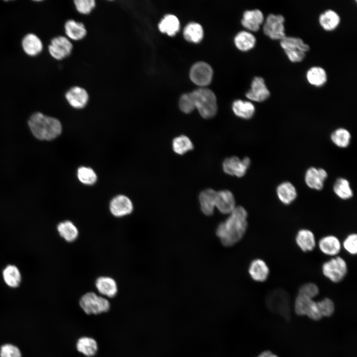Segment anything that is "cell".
I'll use <instances>...</instances> for the list:
<instances>
[{
	"label": "cell",
	"instance_id": "6da1fadb",
	"mask_svg": "<svg viewBox=\"0 0 357 357\" xmlns=\"http://www.w3.org/2000/svg\"><path fill=\"white\" fill-rule=\"evenodd\" d=\"M230 216L221 223L216 234L222 244L231 246L238 242L244 235L247 228V212L242 206L236 207Z\"/></svg>",
	"mask_w": 357,
	"mask_h": 357
},
{
	"label": "cell",
	"instance_id": "7a4b0ae2",
	"mask_svg": "<svg viewBox=\"0 0 357 357\" xmlns=\"http://www.w3.org/2000/svg\"><path fill=\"white\" fill-rule=\"evenodd\" d=\"M28 125L34 136L43 140L55 139L62 130L61 123L58 119L40 112L35 113L30 117Z\"/></svg>",
	"mask_w": 357,
	"mask_h": 357
},
{
	"label": "cell",
	"instance_id": "3957f363",
	"mask_svg": "<svg viewBox=\"0 0 357 357\" xmlns=\"http://www.w3.org/2000/svg\"><path fill=\"white\" fill-rule=\"evenodd\" d=\"M195 108L204 119L214 117L217 111L216 98L214 93L210 89L202 88L192 92Z\"/></svg>",
	"mask_w": 357,
	"mask_h": 357
},
{
	"label": "cell",
	"instance_id": "277c9868",
	"mask_svg": "<svg viewBox=\"0 0 357 357\" xmlns=\"http://www.w3.org/2000/svg\"><path fill=\"white\" fill-rule=\"evenodd\" d=\"M266 304L271 312L279 313L286 319L290 318V297L284 289H277L270 292L266 297Z\"/></svg>",
	"mask_w": 357,
	"mask_h": 357
},
{
	"label": "cell",
	"instance_id": "5b68a950",
	"mask_svg": "<svg viewBox=\"0 0 357 357\" xmlns=\"http://www.w3.org/2000/svg\"><path fill=\"white\" fill-rule=\"evenodd\" d=\"M348 271L346 261L338 255L325 261L321 266L323 276L334 283L342 281L346 276Z\"/></svg>",
	"mask_w": 357,
	"mask_h": 357
},
{
	"label": "cell",
	"instance_id": "8992f818",
	"mask_svg": "<svg viewBox=\"0 0 357 357\" xmlns=\"http://www.w3.org/2000/svg\"><path fill=\"white\" fill-rule=\"evenodd\" d=\"M79 305L87 314H98L106 312L110 308V303L108 299L92 292H88L81 297L79 300Z\"/></svg>",
	"mask_w": 357,
	"mask_h": 357
},
{
	"label": "cell",
	"instance_id": "52a82bcc",
	"mask_svg": "<svg viewBox=\"0 0 357 357\" xmlns=\"http://www.w3.org/2000/svg\"><path fill=\"white\" fill-rule=\"evenodd\" d=\"M285 18L280 14L270 13L262 26L264 34L271 40H281L285 36Z\"/></svg>",
	"mask_w": 357,
	"mask_h": 357
},
{
	"label": "cell",
	"instance_id": "ba28073f",
	"mask_svg": "<svg viewBox=\"0 0 357 357\" xmlns=\"http://www.w3.org/2000/svg\"><path fill=\"white\" fill-rule=\"evenodd\" d=\"M294 307L296 314L298 315H306L315 321L323 317L318 308L317 302L306 296L298 294Z\"/></svg>",
	"mask_w": 357,
	"mask_h": 357
},
{
	"label": "cell",
	"instance_id": "9c48e42d",
	"mask_svg": "<svg viewBox=\"0 0 357 357\" xmlns=\"http://www.w3.org/2000/svg\"><path fill=\"white\" fill-rule=\"evenodd\" d=\"M73 45L66 36H58L53 38L48 45L49 55L54 59L60 60L69 56Z\"/></svg>",
	"mask_w": 357,
	"mask_h": 357
},
{
	"label": "cell",
	"instance_id": "30bf717a",
	"mask_svg": "<svg viewBox=\"0 0 357 357\" xmlns=\"http://www.w3.org/2000/svg\"><path fill=\"white\" fill-rule=\"evenodd\" d=\"M192 81L197 85L205 86L209 84L213 76V70L208 63L198 62L191 67L189 74Z\"/></svg>",
	"mask_w": 357,
	"mask_h": 357
},
{
	"label": "cell",
	"instance_id": "8fae6325",
	"mask_svg": "<svg viewBox=\"0 0 357 357\" xmlns=\"http://www.w3.org/2000/svg\"><path fill=\"white\" fill-rule=\"evenodd\" d=\"M270 91L268 88L264 79L261 76H255L252 80L251 88L245 94L249 100L262 102L270 96Z\"/></svg>",
	"mask_w": 357,
	"mask_h": 357
},
{
	"label": "cell",
	"instance_id": "7c38bea8",
	"mask_svg": "<svg viewBox=\"0 0 357 357\" xmlns=\"http://www.w3.org/2000/svg\"><path fill=\"white\" fill-rule=\"evenodd\" d=\"M250 163V160L248 157L241 160L237 157L233 156L225 160L223 168L227 174L242 177L245 174Z\"/></svg>",
	"mask_w": 357,
	"mask_h": 357
},
{
	"label": "cell",
	"instance_id": "4fadbf2b",
	"mask_svg": "<svg viewBox=\"0 0 357 357\" xmlns=\"http://www.w3.org/2000/svg\"><path fill=\"white\" fill-rule=\"evenodd\" d=\"M21 46L25 54L30 57L39 56L44 49L42 39L37 34L31 32L27 33L23 37Z\"/></svg>",
	"mask_w": 357,
	"mask_h": 357
},
{
	"label": "cell",
	"instance_id": "5bb4252c",
	"mask_svg": "<svg viewBox=\"0 0 357 357\" xmlns=\"http://www.w3.org/2000/svg\"><path fill=\"white\" fill-rule=\"evenodd\" d=\"M109 208L114 216L119 218L131 213L133 206L128 197L124 195H119L111 200Z\"/></svg>",
	"mask_w": 357,
	"mask_h": 357
},
{
	"label": "cell",
	"instance_id": "9a60e30c",
	"mask_svg": "<svg viewBox=\"0 0 357 357\" xmlns=\"http://www.w3.org/2000/svg\"><path fill=\"white\" fill-rule=\"evenodd\" d=\"M320 251L331 257L337 256L342 248V243L336 236L328 235L322 237L318 242Z\"/></svg>",
	"mask_w": 357,
	"mask_h": 357
},
{
	"label": "cell",
	"instance_id": "2e32d148",
	"mask_svg": "<svg viewBox=\"0 0 357 357\" xmlns=\"http://www.w3.org/2000/svg\"><path fill=\"white\" fill-rule=\"evenodd\" d=\"M265 18L263 12L259 9L247 10L244 12L241 24L246 29L257 32L260 29L264 22Z\"/></svg>",
	"mask_w": 357,
	"mask_h": 357
},
{
	"label": "cell",
	"instance_id": "e0dca14e",
	"mask_svg": "<svg viewBox=\"0 0 357 357\" xmlns=\"http://www.w3.org/2000/svg\"><path fill=\"white\" fill-rule=\"evenodd\" d=\"M65 98L71 107L76 109H81L87 105L89 95L83 88L74 86L66 91Z\"/></svg>",
	"mask_w": 357,
	"mask_h": 357
},
{
	"label": "cell",
	"instance_id": "ac0fdd59",
	"mask_svg": "<svg viewBox=\"0 0 357 357\" xmlns=\"http://www.w3.org/2000/svg\"><path fill=\"white\" fill-rule=\"evenodd\" d=\"M248 273L251 279L254 281L264 282L269 278L270 270L268 264L264 260L256 258L250 262Z\"/></svg>",
	"mask_w": 357,
	"mask_h": 357
},
{
	"label": "cell",
	"instance_id": "d6986e66",
	"mask_svg": "<svg viewBox=\"0 0 357 357\" xmlns=\"http://www.w3.org/2000/svg\"><path fill=\"white\" fill-rule=\"evenodd\" d=\"M327 177V173L323 169L314 167L309 168L305 175V181L310 188L320 190L323 187L324 182Z\"/></svg>",
	"mask_w": 357,
	"mask_h": 357
},
{
	"label": "cell",
	"instance_id": "ffe728a7",
	"mask_svg": "<svg viewBox=\"0 0 357 357\" xmlns=\"http://www.w3.org/2000/svg\"><path fill=\"white\" fill-rule=\"evenodd\" d=\"M295 241L297 246L304 252L314 250L316 246L315 235L312 231L307 229H301L296 234Z\"/></svg>",
	"mask_w": 357,
	"mask_h": 357
},
{
	"label": "cell",
	"instance_id": "44dd1931",
	"mask_svg": "<svg viewBox=\"0 0 357 357\" xmlns=\"http://www.w3.org/2000/svg\"><path fill=\"white\" fill-rule=\"evenodd\" d=\"M215 207L223 214H230L236 207L233 193L228 190L217 191Z\"/></svg>",
	"mask_w": 357,
	"mask_h": 357
},
{
	"label": "cell",
	"instance_id": "7402d4cb",
	"mask_svg": "<svg viewBox=\"0 0 357 357\" xmlns=\"http://www.w3.org/2000/svg\"><path fill=\"white\" fill-rule=\"evenodd\" d=\"M320 26L326 31H332L337 29L341 22L340 15L333 9H328L321 13L318 17Z\"/></svg>",
	"mask_w": 357,
	"mask_h": 357
},
{
	"label": "cell",
	"instance_id": "603a6c76",
	"mask_svg": "<svg viewBox=\"0 0 357 357\" xmlns=\"http://www.w3.org/2000/svg\"><path fill=\"white\" fill-rule=\"evenodd\" d=\"M66 37L69 40L78 41L84 38L87 33L84 25L73 19L66 21L64 25Z\"/></svg>",
	"mask_w": 357,
	"mask_h": 357
},
{
	"label": "cell",
	"instance_id": "cb8c5ba5",
	"mask_svg": "<svg viewBox=\"0 0 357 357\" xmlns=\"http://www.w3.org/2000/svg\"><path fill=\"white\" fill-rule=\"evenodd\" d=\"M99 293L109 298H114L118 292V286L115 279L108 276H100L95 281Z\"/></svg>",
	"mask_w": 357,
	"mask_h": 357
},
{
	"label": "cell",
	"instance_id": "d4e9b609",
	"mask_svg": "<svg viewBox=\"0 0 357 357\" xmlns=\"http://www.w3.org/2000/svg\"><path fill=\"white\" fill-rule=\"evenodd\" d=\"M217 191L211 188L202 191L199 195V200L202 212L207 216L213 214L215 207Z\"/></svg>",
	"mask_w": 357,
	"mask_h": 357
},
{
	"label": "cell",
	"instance_id": "484cf974",
	"mask_svg": "<svg viewBox=\"0 0 357 357\" xmlns=\"http://www.w3.org/2000/svg\"><path fill=\"white\" fill-rule=\"evenodd\" d=\"M305 76L308 83L316 87L324 86L328 79L325 69L319 66L310 67L307 70Z\"/></svg>",
	"mask_w": 357,
	"mask_h": 357
},
{
	"label": "cell",
	"instance_id": "4316f807",
	"mask_svg": "<svg viewBox=\"0 0 357 357\" xmlns=\"http://www.w3.org/2000/svg\"><path fill=\"white\" fill-rule=\"evenodd\" d=\"M277 195L279 200L285 205H290L297 197V191L293 184L290 182H284L280 184L276 189Z\"/></svg>",
	"mask_w": 357,
	"mask_h": 357
},
{
	"label": "cell",
	"instance_id": "83f0119b",
	"mask_svg": "<svg viewBox=\"0 0 357 357\" xmlns=\"http://www.w3.org/2000/svg\"><path fill=\"white\" fill-rule=\"evenodd\" d=\"M57 230L60 236L67 242H73L77 238L79 232L76 226L70 221L60 223Z\"/></svg>",
	"mask_w": 357,
	"mask_h": 357
},
{
	"label": "cell",
	"instance_id": "f1b7e54d",
	"mask_svg": "<svg viewBox=\"0 0 357 357\" xmlns=\"http://www.w3.org/2000/svg\"><path fill=\"white\" fill-rule=\"evenodd\" d=\"M158 27L161 32L174 36L179 30V21L175 15L167 14L159 22Z\"/></svg>",
	"mask_w": 357,
	"mask_h": 357
},
{
	"label": "cell",
	"instance_id": "f546056e",
	"mask_svg": "<svg viewBox=\"0 0 357 357\" xmlns=\"http://www.w3.org/2000/svg\"><path fill=\"white\" fill-rule=\"evenodd\" d=\"M256 39L251 33L242 31L238 32L235 38L236 47L242 51H247L255 46Z\"/></svg>",
	"mask_w": 357,
	"mask_h": 357
},
{
	"label": "cell",
	"instance_id": "4dcf8cb0",
	"mask_svg": "<svg viewBox=\"0 0 357 357\" xmlns=\"http://www.w3.org/2000/svg\"><path fill=\"white\" fill-rule=\"evenodd\" d=\"M232 109L236 116L244 119H250L255 113V107L251 102L241 100L235 101Z\"/></svg>",
	"mask_w": 357,
	"mask_h": 357
},
{
	"label": "cell",
	"instance_id": "1f68e13d",
	"mask_svg": "<svg viewBox=\"0 0 357 357\" xmlns=\"http://www.w3.org/2000/svg\"><path fill=\"white\" fill-rule=\"evenodd\" d=\"M77 351L87 357L94 356L98 350V345L93 338L83 337L79 338L76 343Z\"/></svg>",
	"mask_w": 357,
	"mask_h": 357
},
{
	"label": "cell",
	"instance_id": "d6a6232c",
	"mask_svg": "<svg viewBox=\"0 0 357 357\" xmlns=\"http://www.w3.org/2000/svg\"><path fill=\"white\" fill-rule=\"evenodd\" d=\"M280 45L283 50L298 49L305 53L310 50L309 46L299 37L285 36L280 41Z\"/></svg>",
	"mask_w": 357,
	"mask_h": 357
},
{
	"label": "cell",
	"instance_id": "836d02e7",
	"mask_svg": "<svg viewBox=\"0 0 357 357\" xmlns=\"http://www.w3.org/2000/svg\"><path fill=\"white\" fill-rule=\"evenodd\" d=\"M2 276L5 284L11 288H16L21 282V274L15 265H8L3 270Z\"/></svg>",
	"mask_w": 357,
	"mask_h": 357
},
{
	"label": "cell",
	"instance_id": "e575fe53",
	"mask_svg": "<svg viewBox=\"0 0 357 357\" xmlns=\"http://www.w3.org/2000/svg\"><path fill=\"white\" fill-rule=\"evenodd\" d=\"M183 36L184 38L189 42L198 43L203 37V28L199 23L190 22L184 27Z\"/></svg>",
	"mask_w": 357,
	"mask_h": 357
},
{
	"label": "cell",
	"instance_id": "d590c367",
	"mask_svg": "<svg viewBox=\"0 0 357 357\" xmlns=\"http://www.w3.org/2000/svg\"><path fill=\"white\" fill-rule=\"evenodd\" d=\"M333 191L340 199L347 200L352 198L353 192L348 180L344 178H339L333 186Z\"/></svg>",
	"mask_w": 357,
	"mask_h": 357
},
{
	"label": "cell",
	"instance_id": "8d00e7d4",
	"mask_svg": "<svg viewBox=\"0 0 357 357\" xmlns=\"http://www.w3.org/2000/svg\"><path fill=\"white\" fill-rule=\"evenodd\" d=\"M331 139L338 147L345 148L350 144L351 134L347 129L339 128L332 133Z\"/></svg>",
	"mask_w": 357,
	"mask_h": 357
},
{
	"label": "cell",
	"instance_id": "74e56055",
	"mask_svg": "<svg viewBox=\"0 0 357 357\" xmlns=\"http://www.w3.org/2000/svg\"><path fill=\"white\" fill-rule=\"evenodd\" d=\"M193 145L187 136L181 135L174 139L173 148L175 152L179 155H183L188 151L192 150Z\"/></svg>",
	"mask_w": 357,
	"mask_h": 357
},
{
	"label": "cell",
	"instance_id": "f35d334b",
	"mask_svg": "<svg viewBox=\"0 0 357 357\" xmlns=\"http://www.w3.org/2000/svg\"><path fill=\"white\" fill-rule=\"evenodd\" d=\"M77 177L82 183L88 185L94 184L97 178L95 172L91 168L85 167L78 169Z\"/></svg>",
	"mask_w": 357,
	"mask_h": 357
},
{
	"label": "cell",
	"instance_id": "ab89813d",
	"mask_svg": "<svg viewBox=\"0 0 357 357\" xmlns=\"http://www.w3.org/2000/svg\"><path fill=\"white\" fill-rule=\"evenodd\" d=\"M179 107L184 113H191L195 108V103L192 92L183 94L179 101Z\"/></svg>",
	"mask_w": 357,
	"mask_h": 357
},
{
	"label": "cell",
	"instance_id": "60d3db41",
	"mask_svg": "<svg viewBox=\"0 0 357 357\" xmlns=\"http://www.w3.org/2000/svg\"><path fill=\"white\" fill-rule=\"evenodd\" d=\"M319 310L322 317H329L331 316L335 310V305L333 301L328 298H325L323 299L317 301Z\"/></svg>",
	"mask_w": 357,
	"mask_h": 357
},
{
	"label": "cell",
	"instance_id": "b9f144b4",
	"mask_svg": "<svg viewBox=\"0 0 357 357\" xmlns=\"http://www.w3.org/2000/svg\"><path fill=\"white\" fill-rule=\"evenodd\" d=\"M342 246L351 255H356L357 253V235L356 233L349 234L344 238Z\"/></svg>",
	"mask_w": 357,
	"mask_h": 357
},
{
	"label": "cell",
	"instance_id": "7bdbcfd3",
	"mask_svg": "<svg viewBox=\"0 0 357 357\" xmlns=\"http://www.w3.org/2000/svg\"><path fill=\"white\" fill-rule=\"evenodd\" d=\"M0 357H22V353L16 345L6 343L0 347Z\"/></svg>",
	"mask_w": 357,
	"mask_h": 357
},
{
	"label": "cell",
	"instance_id": "ee69618b",
	"mask_svg": "<svg viewBox=\"0 0 357 357\" xmlns=\"http://www.w3.org/2000/svg\"><path fill=\"white\" fill-rule=\"evenodd\" d=\"M318 286L314 283L308 282L302 285L299 288L298 294L313 299L319 294Z\"/></svg>",
	"mask_w": 357,
	"mask_h": 357
},
{
	"label": "cell",
	"instance_id": "f6af8a7d",
	"mask_svg": "<svg viewBox=\"0 0 357 357\" xmlns=\"http://www.w3.org/2000/svg\"><path fill=\"white\" fill-rule=\"evenodd\" d=\"M74 4L79 13L88 14L94 8L96 2L94 0H75Z\"/></svg>",
	"mask_w": 357,
	"mask_h": 357
},
{
	"label": "cell",
	"instance_id": "bcb514c9",
	"mask_svg": "<svg viewBox=\"0 0 357 357\" xmlns=\"http://www.w3.org/2000/svg\"><path fill=\"white\" fill-rule=\"evenodd\" d=\"M284 52L288 59L292 62L302 61L306 56V53L298 49L284 50Z\"/></svg>",
	"mask_w": 357,
	"mask_h": 357
},
{
	"label": "cell",
	"instance_id": "7dc6e473",
	"mask_svg": "<svg viewBox=\"0 0 357 357\" xmlns=\"http://www.w3.org/2000/svg\"><path fill=\"white\" fill-rule=\"evenodd\" d=\"M257 357H278L276 355L269 351H265L261 353Z\"/></svg>",
	"mask_w": 357,
	"mask_h": 357
}]
</instances>
